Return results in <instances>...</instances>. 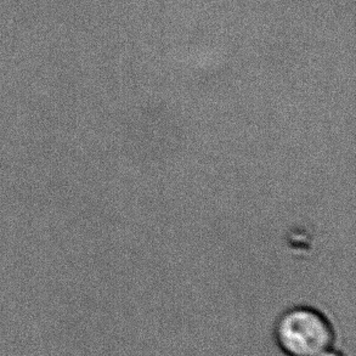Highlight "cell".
Here are the masks:
<instances>
[{
  "label": "cell",
  "mask_w": 356,
  "mask_h": 356,
  "mask_svg": "<svg viewBox=\"0 0 356 356\" xmlns=\"http://www.w3.org/2000/svg\"><path fill=\"white\" fill-rule=\"evenodd\" d=\"M274 341L284 356H316L333 347L336 330L321 310L296 305L276 318Z\"/></svg>",
  "instance_id": "1"
},
{
  "label": "cell",
  "mask_w": 356,
  "mask_h": 356,
  "mask_svg": "<svg viewBox=\"0 0 356 356\" xmlns=\"http://www.w3.org/2000/svg\"><path fill=\"white\" fill-rule=\"evenodd\" d=\"M316 356H347L346 354H343L342 352H339L337 349H334V348H330L327 350H325V352L321 353V354H318Z\"/></svg>",
  "instance_id": "2"
}]
</instances>
